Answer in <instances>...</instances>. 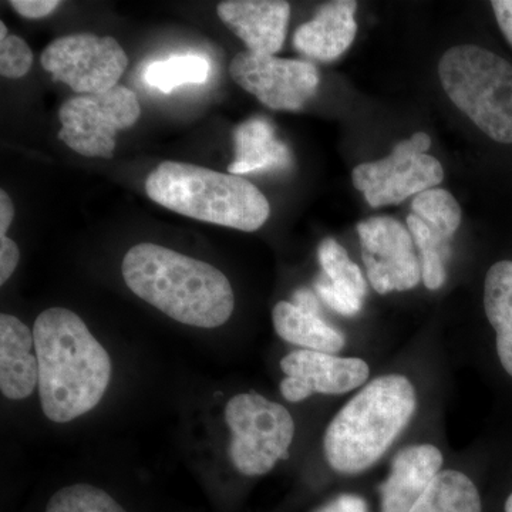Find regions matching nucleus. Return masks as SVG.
I'll return each mask as SVG.
<instances>
[{
    "instance_id": "23",
    "label": "nucleus",
    "mask_w": 512,
    "mask_h": 512,
    "mask_svg": "<svg viewBox=\"0 0 512 512\" xmlns=\"http://www.w3.org/2000/svg\"><path fill=\"white\" fill-rule=\"evenodd\" d=\"M210 62L197 55L173 56L153 62L144 69V82L163 93H171L184 84H202L210 76Z\"/></svg>"
},
{
    "instance_id": "8",
    "label": "nucleus",
    "mask_w": 512,
    "mask_h": 512,
    "mask_svg": "<svg viewBox=\"0 0 512 512\" xmlns=\"http://www.w3.org/2000/svg\"><path fill=\"white\" fill-rule=\"evenodd\" d=\"M430 146L429 134L414 133L383 160L357 165L352 173L353 185L375 208L400 204L437 187L444 180L443 165L427 154Z\"/></svg>"
},
{
    "instance_id": "26",
    "label": "nucleus",
    "mask_w": 512,
    "mask_h": 512,
    "mask_svg": "<svg viewBox=\"0 0 512 512\" xmlns=\"http://www.w3.org/2000/svg\"><path fill=\"white\" fill-rule=\"evenodd\" d=\"M19 248L8 235H0V285H5L19 264Z\"/></svg>"
},
{
    "instance_id": "22",
    "label": "nucleus",
    "mask_w": 512,
    "mask_h": 512,
    "mask_svg": "<svg viewBox=\"0 0 512 512\" xmlns=\"http://www.w3.org/2000/svg\"><path fill=\"white\" fill-rule=\"evenodd\" d=\"M410 512H481V497L466 474L440 471Z\"/></svg>"
},
{
    "instance_id": "12",
    "label": "nucleus",
    "mask_w": 512,
    "mask_h": 512,
    "mask_svg": "<svg viewBox=\"0 0 512 512\" xmlns=\"http://www.w3.org/2000/svg\"><path fill=\"white\" fill-rule=\"evenodd\" d=\"M460 224L461 208L450 192L431 188L414 197L407 228L420 254L421 279L430 291L446 282L450 241Z\"/></svg>"
},
{
    "instance_id": "4",
    "label": "nucleus",
    "mask_w": 512,
    "mask_h": 512,
    "mask_svg": "<svg viewBox=\"0 0 512 512\" xmlns=\"http://www.w3.org/2000/svg\"><path fill=\"white\" fill-rule=\"evenodd\" d=\"M146 192L177 214L239 231H258L271 215V205L254 184L200 165L165 161L148 175Z\"/></svg>"
},
{
    "instance_id": "30",
    "label": "nucleus",
    "mask_w": 512,
    "mask_h": 512,
    "mask_svg": "<svg viewBox=\"0 0 512 512\" xmlns=\"http://www.w3.org/2000/svg\"><path fill=\"white\" fill-rule=\"evenodd\" d=\"M15 218V207L5 190L0 191V235L8 234L10 224Z\"/></svg>"
},
{
    "instance_id": "13",
    "label": "nucleus",
    "mask_w": 512,
    "mask_h": 512,
    "mask_svg": "<svg viewBox=\"0 0 512 512\" xmlns=\"http://www.w3.org/2000/svg\"><path fill=\"white\" fill-rule=\"evenodd\" d=\"M286 377L281 382L282 396L298 403L313 393L352 392L369 379V365L356 357H338L315 350H293L281 360Z\"/></svg>"
},
{
    "instance_id": "14",
    "label": "nucleus",
    "mask_w": 512,
    "mask_h": 512,
    "mask_svg": "<svg viewBox=\"0 0 512 512\" xmlns=\"http://www.w3.org/2000/svg\"><path fill=\"white\" fill-rule=\"evenodd\" d=\"M218 16L249 52L274 56L284 46L291 5L284 0H228L218 5Z\"/></svg>"
},
{
    "instance_id": "18",
    "label": "nucleus",
    "mask_w": 512,
    "mask_h": 512,
    "mask_svg": "<svg viewBox=\"0 0 512 512\" xmlns=\"http://www.w3.org/2000/svg\"><path fill=\"white\" fill-rule=\"evenodd\" d=\"M35 338L28 326L12 315L0 316V389L10 400L29 397L39 384V363L33 356Z\"/></svg>"
},
{
    "instance_id": "5",
    "label": "nucleus",
    "mask_w": 512,
    "mask_h": 512,
    "mask_svg": "<svg viewBox=\"0 0 512 512\" xmlns=\"http://www.w3.org/2000/svg\"><path fill=\"white\" fill-rule=\"evenodd\" d=\"M439 76L450 100L491 140L512 144V64L480 46L451 47Z\"/></svg>"
},
{
    "instance_id": "29",
    "label": "nucleus",
    "mask_w": 512,
    "mask_h": 512,
    "mask_svg": "<svg viewBox=\"0 0 512 512\" xmlns=\"http://www.w3.org/2000/svg\"><path fill=\"white\" fill-rule=\"evenodd\" d=\"M491 6L501 32L512 46V0H494Z\"/></svg>"
},
{
    "instance_id": "20",
    "label": "nucleus",
    "mask_w": 512,
    "mask_h": 512,
    "mask_svg": "<svg viewBox=\"0 0 512 512\" xmlns=\"http://www.w3.org/2000/svg\"><path fill=\"white\" fill-rule=\"evenodd\" d=\"M272 319L279 338L292 345L330 355L345 346L342 332L323 322L318 313L303 311L292 302L276 303Z\"/></svg>"
},
{
    "instance_id": "6",
    "label": "nucleus",
    "mask_w": 512,
    "mask_h": 512,
    "mask_svg": "<svg viewBox=\"0 0 512 512\" xmlns=\"http://www.w3.org/2000/svg\"><path fill=\"white\" fill-rule=\"evenodd\" d=\"M225 421L232 434L229 457L244 476H264L288 457L295 423L281 404L258 393L238 394L225 407Z\"/></svg>"
},
{
    "instance_id": "31",
    "label": "nucleus",
    "mask_w": 512,
    "mask_h": 512,
    "mask_svg": "<svg viewBox=\"0 0 512 512\" xmlns=\"http://www.w3.org/2000/svg\"><path fill=\"white\" fill-rule=\"evenodd\" d=\"M293 305L303 309L306 312L318 313L319 315V303L316 296L309 289H298L292 296Z\"/></svg>"
},
{
    "instance_id": "27",
    "label": "nucleus",
    "mask_w": 512,
    "mask_h": 512,
    "mask_svg": "<svg viewBox=\"0 0 512 512\" xmlns=\"http://www.w3.org/2000/svg\"><path fill=\"white\" fill-rule=\"evenodd\" d=\"M10 5L22 18L42 19L55 12L60 2L57 0H12Z\"/></svg>"
},
{
    "instance_id": "2",
    "label": "nucleus",
    "mask_w": 512,
    "mask_h": 512,
    "mask_svg": "<svg viewBox=\"0 0 512 512\" xmlns=\"http://www.w3.org/2000/svg\"><path fill=\"white\" fill-rule=\"evenodd\" d=\"M124 281L158 311L195 328L224 325L235 308L227 276L200 259L156 244H138L124 256Z\"/></svg>"
},
{
    "instance_id": "32",
    "label": "nucleus",
    "mask_w": 512,
    "mask_h": 512,
    "mask_svg": "<svg viewBox=\"0 0 512 512\" xmlns=\"http://www.w3.org/2000/svg\"><path fill=\"white\" fill-rule=\"evenodd\" d=\"M8 37V29H6V25L3 22H0V40L6 39Z\"/></svg>"
},
{
    "instance_id": "17",
    "label": "nucleus",
    "mask_w": 512,
    "mask_h": 512,
    "mask_svg": "<svg viewBox=\"0 0 512 512\" xmlns=\"http://www.w3.org/2000/svg\"><path fill=\"white\" fill-rule=\"evenodd\" d=\"M318 256L322 275L316 279V292L330 309L340 315H357L362 311L366 296V281L359 266L333 238L320 242Z\"/></svg>"
},
{
    "instance_id": "25",
    "label": "nucleus",
    "mask_w": 512,
    "mask_h": 512,
    "mask_svg": "<svg viewBox=\"0 0 512 512\" xmlns=\"http://www.w3.org/2000/svg\"><path fill=\"white\" fill-rule=\"evenodd\" d=\"M33 64V52L19 36L0 40V74L6 79H20L29 73Z\"/></svg>"
},
{
    "instance_id": "16",
    "label": "nucleus",
    "mask_w": 512,
    "mask_h": 512,
    "mask_svg": "<svg viewBox=\"0 0 512 512\" xmlns=\"http://www.w3.org/2000/svg\"><path fill=\"white\" fill-rule=\"evenodd\" d=\"M353 0H335L318 10L311 22L303 23L293 35V46L302 55L332 62L352 46L357 32Z\"/></svg>"
},
{
    "instance_id": "9",
    "label": "nucleus",
    "mask_w": 512,
    "mask_h": 512,
    "mask_svg": "<svg viewBox=\"0 0 512 512\" xmlns=\"http://www.w3.org/2000/svg\"><path fill=\"white\" fill-rule=\"evenodd\" d=\"M43 69L55 82L67 84L74 93H104L119 83L128 57L113 37L82 33L60 37L40 57Z\"/></svg>"
},
{
    "instance_id": "3",
    "label": "nucleus",
    "mask_w": 512,
    "mask_h": 512,
    "mask_svg": "<svg viewBox=\"0 0 512 512\" xmlns=\"http://www.w3.org/2000/svg\"><path fill=\"white\" fill-rule=\"evenodd\" d=\"M416 404L407 377L380 376L366 384L326 429L323 451L329 466L342 474L372 467L406 429Z\"/></svg>"
},
{
    "instance_id": "28",
    "label": "nucleus",
    "mask_w": 512,
    "mask_h": 512,
    "mask_svg": "<svg viewBox=\"0 0 512 512\" xmlns=\"http://www.w3.org/2000/svg\"><path fill=\"white\" fill-rule=\"evenodd\" d=\"M316 512H369L363 498L357 495H340Z\"/></svg>"
},
{
    "instance_id": "21",
    "label": "nucleus",
    "mask_w": 512,
    "mask_h": 512,
    "mask_svg": "<svg viewBox=\"0 0 512 512\" xmlns=\"http://www.w3.org/2000/svg\"><path fill=\"white\" fill-rule=\"evenodd\" d=\"M484 309L497 333V352L501 365L512 377V261L497 262L487 272Z\"/></svg>"
},
{
    "instance_id": "19",
    "label": "nucleus",
    "mask_w": 512,
    "mask_h": 512,
    "mask_svg": "<svg viewBox=\"0 0 512 512\" xmlns=\"http://www.w3.org/2000/svg\"><path fill=\"white\" fill-rule=\"evenodd\" d=\"M235 160L229 174L244 175L258 171H281L292 165L289 147L275 136L268 120L251 119L234 131Z\"/></svg>"
},
{
    "instance_id": "11",
    "label": "nucleus",
    "mask_w": 512,
    "mask_h": 512,
    "mask_svg": "<svg viewBox=\"0 0 512 512\" xmlns=\"http://www.w3.org/2000/svg\"><path fill=\"white\" fill-rule=\"evenodd\" d=\"M367 278L380 295L403 292L419 285L421 265L414 241L402 222L375 217L357 225Z\"/></svg>"
},
{
    "instance_id": "33",
    "label": "nucleus",
    "mask_w": 512,
    "mask_h": 512,
    "mask_svg": "<svg viewBox=\"0 0 512 512\" xmlns=\"http://www.w3.org/2000/svg\"><path fill=\"white\" fill-rule=\"evenodd\" d=\"M505 512H512V494L508 497L507 503H505Z\"/></svg>"
},
{
    "instance_id": "1",
    "label": "nucleus",
    "mask_w": 512,
    "mask_h": 512,
    "mask_svg": "<svg viewBox=\"0 0 512 512\" xmlns=\"http://www.w3.org/2000/svg\"><path fill=\"white\" fill-rule=\"evenodd\" d=\"M33 338L47 419L69 423L93 410L109 387L111 360L82 318L69 309H47L37 316Z\"/></svg>"
},
{
    "instance_id": "10",
    "label": "nucleus",
    "mask_w": 512,
    "mask_h": 512,
    "mask_svg": "<svg viewBox=\"0 0 512 512\" xmlns=\"http://www.w3.org/2000/svg\"><path fill=\"white\" fill-rule=\"evenodd\" d=\"M232 79L272 110H301L315 96L318 69L305 60L242 52L229 67Z\"/></svg>"
},
{
    "instance_id": "24",
    "label": "nucleus",
    "mask_w": 512,
    "mask_h": 512,
    "mask_svg": "<svg viewBox=\"0 0 512 512\" xmlns=\"http://www.w3.org/2000/svg\"><path fill=\"white\" fill-rule=\"evenodd\" d=\"M46 512H127L111 495L90 484H76L57 491Z\"/></svg>"
},
{
    "instance_id": "7",
    "label": "nucleus",
    "mask_w": 512,
    "mask_h": 512,
    "mask_svg": "<svg viewBox=\"0 0 512 512\" xmlns=\"http://www.w3.org/2000/svg\"><path fill=\"white\" fill-rule=\"evenodd\" d=\"M140 114L137 96L127 87L73 97L60 107L59 138L80 156L111 158L116 134L134 126Z\"/></svg>"
},
{
    "instance_id": "15",
    "label": "nucleus",
    "mask_w": 512,
    "mask_h": 512,
    "mask_svg": "<svg viewBox=\"0 0 512 512\" xmlns=\"http://www.w3.org/2000/svg\"><path fill=\"white\" fill-rule=\"evenodd\" d=\"M443 454L431 444L403 448L392 463L386 483L380 487L382 512H410L440 473Z\"/></svg>"
}]
</instances>
